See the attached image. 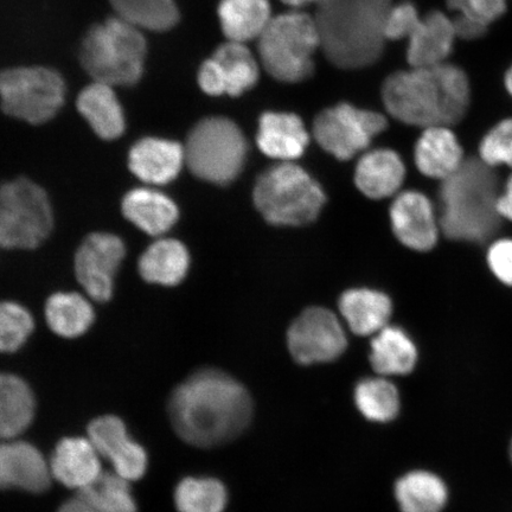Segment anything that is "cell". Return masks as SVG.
<instances>
[{"instance_id": "ba28073f", "label": "cell", "mask_w": 512, "mask_h": 512, "mask_svg": "<svg viewBox=\"0 0 512 512\" xmlns=\"http://www.w3.org/2000/svg\"><path fill=\"white\" fill-rule=\"evenodd\" d=\"M247 151V140L232 120L207 118L189 133L184 146L185 164L203 181L227 185L239 176Z\"/></svg>"}, {"instance_id": "7a4b0ae2", "label": "cell", "mask_w": 512, "mask_h": 512, "mask_svg": "<svg viewBox=\"0 0 512 512\" xmlns=\"http://www.w3.org/2000/svg\"><path fill=\"white\" fill-rule=\"evenodd\" d=\"M382 99L388 113L403 124L451 127L465 118L471 88L464 70L445 62L388 76Z\"/></svg>"}, {"instance_id": "30bf717a", "label": "cell", "mask_w": 512, "mask_h": 512, "mask_svg": "<svg viewBox=\"0 0 512 512\" xmlns=\"http://www.w3.org/2000/svg\"><path fill=\"white\" fill-rule=\"evenodd\" d=\"M64 93V82L54 70L17 68L0 74L3 111L30 124L40 125L55 117Z\"/></svg>"}, {"instance_id": "9a60e30c", "label": "cell", "mask_w": 512, "mask_h": 512, "mask_svg": "<svg viewBox=\"0 0 512 512\" xmlns=\"http://www.w3.org/2000/svg\"><path fill=\"white\" fill-rule=\"evenodd\" d=\"M88 435L99 456L110 460L119 476L132 482L145 475L146 452L128 437L124 422L117 416H102L94 420L88 428Z\"/></svg>"}, {"instance_id": "7c38bea8", "label": "cell", "mask_w": 512, "mask_h": 512, "mask_svg": "<svg viewBox=\"0 0 512 512\" xmlns=\"http://www.w3.org/2000/svg\"><path fill=\"white\" fill-rule=\"evenodd\" d=\"M288 349L304 366L337 360L347 349V336L338 318L323 307H311L288 330Z\"/></svg>"}, {"instance_id": "7402d4cb", "label": "cell", "mask_w": 512, "mask_h": 512, "mask_svg": "<svg viewBox=\"0 0 512 512\" xmlns=\"http://www.w3.org/2000/svg\"><path fill=\"white\" fill-rule=\"evenodd\" d=\"M464 151L450 127L425 128L415 146V164L422 175L444 181L464 163Z\"/></svg>"}, {"instance_id": "83f0119b", "label": "cell", "mask_w": 512, "mask_h": 512, "mask_svg": "<svg viewBox=\"0 0 512 512\" xmlns=\"http://www.w3.org/2000/svg\"><path fill=\"white\" fill-rule=\"evenodd\" d=\"M219 16L228 41L241 44L258 40L273 18L268 0H222Z\"/></svg>"}, {"instance_id": "8d00e7d4", "label": "cell", "mask_w": 512, "mask_h": 512, "mask_svg": "<svg viewBox=\"0 0 512 512\" xmlns=\"http://www.w3.org/2000/svg\"><path fill=\"white\" fill-rule=\"evenodd\" d=\"M179 512H222L227 504V491L219 480L187 478L175 492Z\"/></svg>"}, {"instance_id": "e575fe53", "label": "cell", "mask_w": 512, "mask_h": 512, "mask_svg": "<svg viewBox=\"0 0 512 512\" xmlns=\"http://www.w3.org/2000/svg\"><path fill=\"white\" fill-rule=\"evenodd\" d=\"M119 18L138 29L169 30L178 22L174 0H111Z\"/></svg>"}, {"instance_id": "1f68e13d", "label": "cell", "mask_w": 512, "mask_h": 512, "mask_svg": "<svg viewBox=\"0 0 512 512\" xmlns=\"http://www.w3.org/2000/svg\"><path fill=\"white\" fill-rule=\"evenodd\" d=\"M395 496L402 512H440L447 501V489L432 473L415 471L396 483Z\"/></svg>"}, {"instance_id": "8fae6325", "label": "cell", "mask_w": 512, "mask_h": 512, "mask_svg": "<svg viewBox=\"0 0 512 512\" xmlns=\"http://www.w3.org/2000/svg\"><path fill=\"white\" fill-rule=\"evenodd\" d=\"M386 128L387 119L382 114L339 104L317 115L313 136L326 152L339 160H349L366 150Z\"/></svg>"}, {"instance_id": "f1b7e54d", "label": "cell", "mask_w": 512, "mask_h": 512, "mask_svg": "<svg viewBox=\"0 0 512 512\" xmlns=\"http://www.w3.org/2000/svg\"><path fill=\"white\" fill-rule=\"evenodd\" d=\"M34 415L35 398L28 384L15 375L0 374V440L22 434Z\"/></svg>"}, {"instance_id": "5bb4252c", "label": "cell", "mask_w": 512, "mask_h": 512, "mask_svg": "<svg viewBox=\"0 0 512 512\" xmlns=\"http://www.w3.org/2000/svg\"><path fill=\"white\" fill-rule=\"evenodd\" d=\"M259 80V66L245 44L227 42L202 64L198 83L204 93L213 96H239Z\"/></svg>"}, {"instance_id": "484cf974", "label": "cell", "mask_w": 512, "mask_h": 512, "mask_svg": "<svg viewBox=\"0 0 512 512\" xmlns=\"http://www.w3.org/2000/svg\"><path fill=\"white\" fill-rule=\"evenodd\" d=\"M190 265L188 249L174 239H159L140 256L139 273L147 283L176 286L187 275Z\"/></svg>"}, {"instance_id": "603a6c76", "label": "cell", "mask_w": 512, "mask_h": 512, "mask_svg": "<svg viewBox=\"0 0 512 512\" xmlns=\"http://www.w3.org/2000/svg\"><path fill=\"white\" fill-rule=\"evenodd\" d=\"M402 159L392 150L380 149L366 153L355 172L357 188L373 200H382L398 192L405 179Z\"/></svg>"}, {"instance_id": "ac0fdd59", "label": "cell", "mask_w": 512, "mask_h": 512, "mask_svg": "<svg viewBox=\"0 0 512 512\" xmlns=\"http://www.w3.org/2000/svg\"><path fill=\"white\" fill-rule=\"evenodd\" d=\"M456 38L452 19L443 12L420 17L407 36V61L414 68L443 64L452 53Z\"/></svg>"}, {"instance_id": "277c9868", "label": "cell", "mask_w": 512, "mask_h": 512, "mask_svg": "<svg viewBox=\"0 0 512 512\" xmlns=\"http://www.w3.org/2000/svg\"><path fill=\"white\" fill-rule=\"evenodd\" d=\"M499 194L495 169L480 158H465L454 174L441 181V232L454 241L488 242L503 220L497 210Z\"/></svg>"}, {"instance_id": "d4e9b609", "label": "cell", "mask_w": 512, "mask_h": 512, "mask_svg": "<svg viewBox=\"0 0 512 512\" xmlns=\"http://www.w3.org/2000/svg\"><path fill=\"white\" fill-rule=\"evenodd\" d=\"M339 310L354 334L370 336L386 328L392 315V302L386 294L358 288L343 294Z\"/></svg>"}, {"instance_id": "52a82bcc", "label": "cell", "mask_w": 512, "mask_h": 512, "mask_svg": "<svg viewBox=\"0 0 512 512\" xmlns=\"http://www.w3.org/2000/svg\"><path fill=\"white\" fill-rule=\"evenodd\" d=\"M258 41L262 66L274 79L302 82L315 70L312 57L320 48L315 17L300 11L273 17Z\"/></svg>"}, {"instance_id": "6da1fadb", "label": "cell", "mask_w": 512, "mask_h": 512, "mask_svg": "<svg viewBox=\"0 0 512 512\" xmlns=\"http://www.w3.org/2000/svg\"><path fill=\"white\" fill-rule=\"evenodd\" d=\"M253 405L245 387L214 369L198 371L175 389L169 402L172 426L185 443L216 447L246 430Z\"/></svg>"}, {"instance_id": "d6986e66", "label": "cell", "mask_w": 512, "mask_h": 512, "mask_svg": "<svg viewBox=\"0 0 512 512\" xmlns=\"http://www.w3.org/2000/svg\"><path fill=\"white\" fill-rule=\"evenodd\" d=\"M184 163V146L159 138L139 140L128 156V166L132 174L151 185H164L174 181Z\"/></svg>"}, {"instance_id": "d6a6232c", "label": "cell", "mask_w": 512, "mask_h": 512, "mask_svg": "<svg viewBox=\"0 0 512 512\" xmlns=\"http://www.w3.org/2000/svg\"><path fill=\"white\" fill-rule=\"evenodd\" d=\"M78 497L100 512H137L130 480L115 472H101L93 483L79 491Z\"/></svg>"}, {"instance_id": "3957f363", "label": "cell", "mask_w": 512, "mask_h": 512, "mask_svg": "<svg viewBox=\"0 0 512 512\" xmlns=\"http://www.w3.org/2000/svg\"><path fill=\"white\" fill-rule=\"evenodd\" d=\"M392 0H323L317 5L320 48L342 69H361L380 60Z\"/></svg>"}, {"instance_id": "f546056e", "label": "cell", "mask_w": 512, "mask_h": 512, "mask_svg": "<svg viewBox=\"0 0 512 512\" xmlns=\"http://www.w3.org/2000/svg\"><path fill=\"white\" fill-rule=\"evenodd\" d=\"M418 351L405 331L386 326L371 343V366L384 376L407 375L415 367Z\"/></svg>"}, {"instance_id": "74e56055", "label": "cell", "mask_w": 512, "mask_h": 512, "mask_svg": "<svg viewBox=\"0 0 512 512\" xmlns=\"http://www.w3.org/2000/svg\"><path fill=\"white\" fill-rule=\"evenodd\" d=\"M34 330V318L24 306L0 303V352H14L27 342Z\"/></svg>"}, {"instance_id": "4316f807", "label": "cell", "mask_w": 512, "mask_h": 512, "mask_svg": "<svg viewBox=\"0 0 512 512\" xmlns=\"http://www.w3.org/2000/svg\"><path fill=\"white\" fill-rule=\"evenodd\" d=\"M78 108L100 138L113 140L124 133V112L113 87L94 82L83 89L78 99Z\"/></svg>"}, {"instance_id": "5b68a950", "label": "cell", "mask_w": 512, "mask_h": 512, "mask_svg": "<svg viewBox=\"0 0 512 512\" xmlns=\"http://www.w3.org/2000/svg\"><path fill=\"white\" fill-rule=\"evenodd\" d=\"M145 38L137 27L111 18L88 31L81 47V61L95 82L131 86L142 78Z\"/></svg>"}, {"instance_id": "cb8c5ba5", "label": "cell", "mask_w": 512, "mask_h": 512, "mask_svg": "<svg viewBox=\"0 0 512 512\" xmlns=\"http://www.w3.org/2000/svg\"><path fill=\"white\" fill-rule=\"evenodd\" d=\"M123 214L134 226L151 236L168 233L178 220V208L163 192L138 188L127 192Z\"/></svg>"}, {"instance_id": "9c48e42d", "label": "cell", "mask_w": 512, "mask_h": 512, "mask_svg": "<svg viewBox=\"0 0 512 512\" xmlns=\"http://www.w3.org/2000/svg\"><path fill=\"white\" fill-rule=\"evenodd\" d=\"M53 210L44 190L19 178L0 187V247L34 249L53 229Z\"/></svg>"}, {"instance_id": "836d02e7", "label": "cell", "mask_w": 512, "mask_h": 512, "mask_svg": "<svg viewBox=\"0 0 512 512\" xmlns=\"http://www.w3.org/2000/svg\"><path fill=\"white\" fill-rule=\"evenodd\" d=\"M448 8L457 12L452 18L457 37L477 40L485 35L489 24L507 11V0H447Z\"/></svg>"}, {"instance_id": "4fadbf2b", "label": "cell", "mask_w": 512, "mask_h": 512, "mask_svg": "<svg viewBox=\"0 0 512 512\" xmlns=\"http://www.w3.org/2000/svg\"><path fill=\"white\" fill-rule=\"evenodd\" d=\"M125 254L124 242L118 236L107 233L87 236L76 252L75 272L89 297L100 303L111 299L115 273Z\"/></svg>"}, {"instance_id": "44dd1931", "label": "cell", "mask_w": 512, "mask_h": 512, "mask_svg": "<svg viewBox=\"0 0 512 512\" xmlns=\"http://www.w3.org/2000/svg\"><path fill=\"white\" fill-rule=\"evenodd\" d=\"M49 466L53 478L78 491L93 483L102 472L99 453L89 439L83 438L60 441Z\"/></svg>"}, {"instance_id": "bcb514c9", "label": "cell", "mask_w": 512, "mask_h": 512, "mask_svg": "<svg viewBox=\"0 0 512 512\" xmlns=\"http://www.w3.org/2000/svg\"><path fill=\"white\" fill-rule=\"evenodd\" d=\"M511 460H512V444H511Z\"/></svg>"}, {"instance_id": "8992f818", "label": "cell", "mask_w": 512, "mask_h": 512, "mask_svg": "<svg viewBox=\"0 0 512 512\" xmlns=\"http://www.w3.org/2000/svg\"><path fill=\"white\" fill-rule=\"evenodd\" d=\"M253 197L265 220L275 226H303L315 221L325 203L320 185L293 163L266 170L255 184Z\"/></svg>"}, {"instance_id": "b9f144b4", "label": "cell", "mask_w": 512, "mask_h": 512, "mask_svg": "<svg viewBox=\"0 0 512 512\" xmlns=\"http://www.w3.org/2000/svg\"><path fill=\"white\" fill-rule=\"evenodd\" d=\"M497 210L502 219L512 222V174L507 179L504 190L499 194Z\"/></svg>"}, {"instance_id": "d590c367", "label": "cell", "mask_w": 512, "mask_h": 512, "mask_svg": "<svg viewBox=\"0 0 512 512\" xmlns=\"http://www.w3.org/2000/svg\"><path fill=\"white\" fill-rule=\"evenodd\" d=\"M356 406L367 419L388 422L395 419L400 409L398 389L384 379H366L355 389Z\"/></svg>"}, {"instance_id": "f6af8a7d", "label": "cell", "mask_w": 512, "mask_h": 512, "mask_svg": "<svg viewBox=\"0 0 512 512\" xmlns=\"http://www.w3.org/2000/svg\"><path fill=\"white\" fill-rule=\"evenodd\" d=\"M505 87H507V91L512 96V66L508 70L507 74H505Z\"/></svg>"}, {"instance_id": "ab89813d", "label": "cell", "mask_w": 512, "mask_h": 512, "mask_svg": "<svg viewBox=\"0 0 512 512\" xmlns=\"http://www.w3.org/2000/svg\"><path fill=\"white\" fill-rule=\"evenodd\" d=\"M419 18V12L413 4L402 3L396 6L393 5L387 18V40L398 41L407 38Z\"/></svg>"}, {"instance_id": "2e32d148", "label": "cell", "mask_w": 512, "mask_h": 512, "mask_svg": "<svg viewBox=\"0 0 512 512\" xmlns=\"http://www.w3.org/2000/svg\"><path fill=\"white\" fill-rule=\"evenodd\" d=\"M390 219L396 238L414 251H430L438 241L439 219L431 201L419 191L401 192L390 208Z\"/></svg>"}, {"instance_id": "ee69618b", "label": "cell", "mask_w": 512, "mask_h": 512, "mask_svg": "<svg viewBox=\"0 0 512 512\" xmlns=\"http://www.w3.org/2000/svg\"><path fill=\"white\" fill-rule=\"evenodd\" d=\"M281 2L285 3L288 6H291V8L299 9L303 8V6L310 5V4H320L323 2V0H281Z\"/></svg>"}, {"instance_id": "f35d334b", "label": "cell", "mask_w": 512, "mask_h": 512, "mask_svg": "<svg viewBox=\"0 0 512 512\" xmlns=\"http://www.w3.org/2000/svg\"><path fill=\"white\" fill-rule=\"evenodd\" d=\"M479 158L490 168L512 169V119L501 121L486 133L479 145Z\"/></svg>"}, {"instance_id": "60d3db41", "label": "cell", "mask_w": 512, "mask_h": 512, "mask_svg": "<svg viewBox=\"0 0 512 512\" xmlns=\"http://www.w3.org/2000/svg\"><path fill=\"white\" fill-rule=\"evenodd\" d=\"M488 264L501 283L512 286V239L492 243L488 251Z\"/></svg>"}, {"instance_id": "e0dca14e", "label": "cell", "mask_w": 512, "mask_h": 512, "mask_svg": "<svg viewBox=\"0 0 512 512\" xmlns=\"http://www.w3.org/2000/svg\"><path fill=\"white\" fill-rule=\"evenodd\" d=\"M50 466L36 447L14 439L0 443V489L41 494L51 484Z\"/></svg>"}, {"instance_id": "7bdbcfd3", "label": "cell", "mask_w": 512, "mask_h": 512, "mask_svg": "<svg viewBox=\"0 0 512 512\" xmlns=\"http://www.w3.org/2000/svg\"><path fill=\"white\" fill-rule=\"evenodd\" d=\"M57 512H100L98 510L89 507L88 504L81 501L79 497L72 499V501H68L62 505L59 511Z\"/></svg>"}, {"instance_id": "4dcf8cb0", "label": "cell", "mask_w": 512, "mask_h": 512, "mask_svg": "<svg viewBox=\"0 0 512 512\" xmlns=\"http://www.w3.org/2000/svg\"><path fill=\"white\" fill-rule=\"evenodd\" d=\"M46 318L49 328L64 338L79 337L91 328L94 311L79 293L60 292L48 299Z\"/></svg>"}, {"instance_id": "ffe728a7", "label": "cell", "mask_w": 512, "mask_h": 512, "mask_svg": "<svg viewBox=\"0 0 512 512\" xmlns=\"http://www.w3.org/2000/svg\"><path fill=\"white\" fill-rule=\"evenodd\" d=\"M256 142L264 155L291 163L303 156L310 137L298 115L267 112L260 118Z\"/></svg>"}]
</instances>
